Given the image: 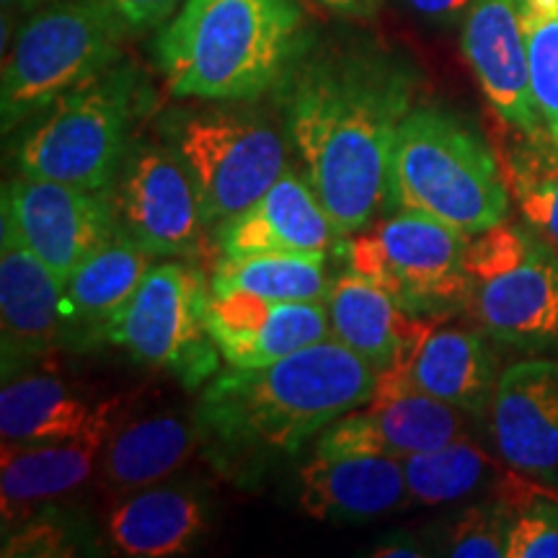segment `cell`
I'll return each instance as SVG.
<instances>
[{"label": "cell", "mask_w": 558, "mask_h": 558, "mask_svg": "<svg viewBox=\"0 0 558 558\" xmlns=\"http://www.w3.org/2000/svg\"><path fill=\"white\" fill-rule=\"evenodd\" d=\"M512 499L507 558H558V501L527 497L525 492Z\"/></svg>", "instance_id": "d6a6232c"}, {"label": "cell", "mask_w": 558, "mask_h": 558, "mask_svg": "<svg viewBox=\"0 0 558 558\" xmlns=\"http://www.w3.org/2000/svg\"><path fill=\"white\" fill-rule=\"evenodd\" d=\"M3 558H73L101 554L99 538L73 509L47 501L3 527Z\"/></svg>", "instance_id": "f546056e"}, {"label": "cell", "mask_w": 558, "mask_h": 558, "mask_svg": "<svg viewBox=\"0 0 558 558\" xmlns=\"http://www.w3.org/2000/svg\"><path fill=\"white\" fill-rule=\"evenodd\" d=\"M492 435L509 469L558 484V360H527L499 375Z\"/></svg>", "instance_id": "ac0fdd59"}, {"label": "cell", "mask_w": 558, "mask_h": 558, "mask_svg": "<svg viewBox=\"0 0 558 558\" xmlns=\"http://www.w3.org/2000/svg\"><path fill=\"white\" fill-rule=\"evenodd\" d=\"M463 52L494 114L522 137L548 135L530 90L520 0H471Z\"/></svg>", "instance_id": "9a60e30c"}, {"label": "cell", "mask_w": 558, "mask_h": 558, "mask_svg": "<svg viewBox=\"0 0 558 558\" xmlns=\"http://www.w3.org/2000/svg\"><path fill=\"white\" fill-rule=\"evenodd\" d=\"M205 320L228 367H262L331 339L326 303H275L209 290Z\"/></svg>", "instance_id": "2e32d148"}, {"label": "cell", "mask_w": 558, "mask_h": 558, "mask_svg": "<svg viewBox=\"0 0 558 558\" xmlns=\"http://www.w3.org/2000/svg\"><path fill=\"white\" fill-rule=\"evenodd\" d=\"M427 554L429 550L424 548V543L411 533H390L369 550V556L375 558H422Z\"/></svg>", "instance_id": "d590c367"}, {"label": "cell", "mask_w": 558, "mask_h": 558, "mask_svg": "<svg viewBox=\"0 0 558 558\" xmlns=\"http://www.w3.org/2000/svg\"><path fill=\"white\" fill-rule=\"evenodd\" d=\"M207 298L209 282L190 264H153L130 303L107 324L101 344L171 373L184 388L205 386L222 360L205 320Z\"/></svg>", "instance_id": "9c48e42d"}, {"label": "cell", "mask_w": 558, "mask_h": 558, "mask_svg": "<svg viewBox=\"0 0 558 558\" xmlns=\"http://www.w3.org/2000/svg\"><path fill=\"white\" fill-rule=\"evenodd\" d=\"M0 354L3 380L29 373L62 344V282L0 220Z\"/></svg>", "instance_id": "5bb4252c"}, {"label": "cell", "mask_w": 558, "mask_h": 558, "mask_svg": "<svg viewBox=\"0 0 558 558\" xmlns=\"http://www.w3.org/2000/svg\"><path fill=\"white\" fill-rule=\"evenodd\" d=\"M471 414L414 388L375 390L365 407L339 416L320 432L318 458H409L471 437Z\"/></svg>", "instance_id": "4fadbf2b"}, {"label": "cell", "mask_w": 558, "mask_h": 558, "mask_svg": "<svg viewBox=\"0 0 558 558\" xmlns=\"http://www.w3.org/2000/svg\"><path fill=\"white\" fill-rule=\"evenodd\" d=\"M497 383V360L484 333L432 329L414 357L378 373L375 390L414 388L478 418L492 411Z\"/></svg>", "instance_id": "44dd1931"}, {"label": "cell", "mask_w": 558, "mask_h": 558, "mask_svg": "<svg viewBox=\"0 0 558 558\" xmlns=\"http://www.w3.org/2000/svg\"><path fill=\"white\" fill-rule=\"evenodd\" d=\"M122 399L96 401L70 388L52 373H21L0 390L3 445H45L86 435L101 424H117Z\"/></svg>", "instance_id": "cb8c5ba5"}, {"label": "cell", "mask_w": 558, "mask_h": 558, "mask_svg": "<svg viewBox=\"0 0 558 558\" xmlns=\"http://www.w3.org/2000/svg\"><path fill=\"white\" fill-rule=\"evenodd\" d=\"M298 505L329 525H354L411 507L403 460L388 456H313L298 473Z\"/></svg>", "instance_id": "ffe728a7"}, {"label": "cell", "mask_w": 558, "mask_h": 558, "mask_svg": "<svg viewBox=\"0 0 558 558\" xmlns=\"http://www.w3.org/2000/svg\"><path fill=\"white\" fill-rule=\"evenodd\" d=\"M326 308L331 339L367 360L378 373L409 362L432 331L429 318L411 316L386 290L352 269L333 277Z\"/></svg>", "instance_id": "7402d4cb"}, {"label": "cell", "mask_w": 558, "mask_h": 558, "mask_svg": "<svg viewBox=\"0 0 558 558\" xmlns=\"http://www.w3.org/2000/svg\"><path fill=\"white\" fill-rule=\"evenodd\" d=\"M117 424L86 435L45 445H3L0 450V512L3 527L47 501H60L78 492L99 469L104 448Z\"/></svg>", "instance_id": "603a6c76"}, {"label": "cell", "mask_w": 558, "mask_h": 558, "mask_svg": "<svg viewBox=\"0 0 558 558\" xmlns=\"http://www.w3.org/2000/svg\"><path fill=\"white\" fill-rule=\"evenodd\" d=\"M388 207L429 215L471 239L507 220L505 166L481 132L458 114L414 107L401 122L390 156Z\"/></svg>", "instance_id": "277c9868"}, {"label": "cell", "mask_w": 558, "mask_h": 558, "mask_svg": "<svg viewBox=\"0 0 558 558\" xmlns=\"http://www.w3.org/2000/svg\"><path fill=\"white\" fill-rule=\"evenodd\" d=\"M128 29L104 0H47L3 52V135L120 62Z\"/></svg>", "instance_id": "8992f818"}, {"label": "cell", "mask_w": 558, "mask_h": 558, "mask_svg": "<svg viewBox=\"0 0 558 558\" xmlns=\"http://www.w3.org/2000/svg\"><path fill=\"white\" fill-rule=\"evenodd\" d=\"M403 471L411 507L458 505L488 488H497L499 481L509 476L499 469L497 460L471 442V437L403 458Z\"/></svg>", "instance_id": "83f0119b"}, {"label": "cell", "mask_w": 558, "mask_h": 558, "mask_svg": "<svg viewBox=\"0 0 558 558\" xmlns=\"http://www.w3.org/2000/svg\"><path fill=\"white\" fill-rule=\"evenodd\" d=\"M324 254H230L215 262L209 290L215 295L243 292L275 303H326L333 277Z\"/></svg>", "instance_id": "4316f807"}, {"label": "cell", "mask_w": 558, "mask_h": 558, "mask_svg": "<svg viewBox=\"0 0 558 558\" xmlns=\"http://www.w3.org/2000/svg\"><path fill=\"white\" fill-rule=\"evenodd\" d=\"M3 218L62 288L96 248L120 233L111 190H86L24 173L3 184Z\"/></svg>", "instance_id": "7c38bea8"}, {"label": "cell", "mask_w": 558, "mask_h": 558, "mask_svg": "<svg viewBox=\"0 0 558 558\" xmlns=\"http://www.w3.org/2000/svg\"><path fill=\"white\" fill-rule=\"evenodd\" d=\"M308 41L295 0H184L156 60L177 99L251 101L284 81Z\"/></svg>", "instance_id": "3957f363"}, {"label": "cell", "mask_w": 558, "mask_h": 558, "mask_svg": "<svg viewBox=\"0 0 558 558\" xmlns=\"http://www.w3.org/2000/svg\"><path fill=\"white\" fill-rule=\"evenodd\" d=\"M150 88L135 62L120 60L41 111L13 148L16 173L111 190Z\"/></svg>", "instance_id": "5b68a950"}, {"label": "cell", "mask_w": 558, "mask_h": 558, "mask_svg": "<svg viewBox=\"0 0 558 558\" xmlns=\"http://www.w3.org/2000/svg\"><path fill=\"white\" fill-rule=\"evenodd\" d=\"M47 0H3V16L16 19V16H32L34 11L41 9Z\"/></svg>", "instance_id": "74e56055"}, {"label": "cell", "mask_w": 558, "mask_h": 558, "mask_svg": "<svg viewBox=\"0 0 558 558\" xmlns=\"http://www.w3.org/2000/svg\"><path fill=\"white\" fill-rule=\"evenodd\" d=\"M465 246L469 235L460 230L414 209H396L354 233L344 259L411 316L432 318L469 305Z\"/></svg>", "instance_id": "ba28073f"}, {"label": "cell", "mask_w": 558, "mask_h": 558, "mask_svg": "<svg viewBox=\"0 0 558 558\" xmlns=\"http://www.w3.org/2000/svg\"><path fill=\"white\" fill-rule=\"evenodd\" d=\"M378 369L337 339L262 367H228L202 386L194 418L215 469L254 484L308 439L373 399Z\"/></svg>", "instance_id": "7a4b0ae2"}, {"label": "cell", "mask_w": 558, "mask_h": 558, "mask_svg": "<svg viewBox=\"0 0 558 558\" xmlns=\"http://www.w3.org/2000/svg\"><path fill=\"white\" fill-rule=\"evenodd\" d=\"M202 448L197 418L179 411L140 416L111 432L99 463V484L111 497L169 481Z\"/></svg>", "instance_id": "484cf974"}, {"label": "cell", "mask_w": 558, "mask_h": 558, "mask_svg": "<svg viewBox=\"0 0 558 558\" xmlns=\"http://www.w3.org/2000/svg\"><path fill=\"white\" fill-rule=\"evenodd\" d=\"M169 143L192 173L207 228L241 215L288 171V143L269 122L235 111L173 117Z\"/></svg>", "instance_id": "30bf717a"}, {"label": "cell", "mask_w": 558, "mask_h": 558, "mask_svg": "<svg viewBox=\"0 0 558 558\" xmlns=\"http://www.w3.org/2000/svg\"><path fill=\"white\" fill-rule=\"evenodd\" d=\"M213 525V499L192 481H160L124 494L107 518V538L117 556L173 558L197 548Z\"/></svg>", "instance_id": "d6986e66"}, {"label": "cell", "mask_w": 558, "mask_h": 558, "mask_svg": "<svg viewBox=\"0 0 558 558\" xmlns=\"http://www.w3.org/2000/svg\"><path fill=\"white\" fill-rule=\"evenodd\" d=\"M514 499L505 492L458 512L442 530L439 554L452 558H507V533Z\"/></svg>", "instance_id": "1f68e13d"}, {"label": "cell", "mask_w": 558, "mask_h": 558, "mask_svg": "<svg viewBox=\"0 0 558 558\" xmlns=\"http://www.w3.org/2000/svg\"><path fill=\"white\" fill-rule=\"evenodd\" d=\"M117 230L156 259H194L205 246L197 190L186 163L163 140H132L111 184Z\"/></svg>", "instance_id": "8fae6325"}, {"label": "cell", "mask_w": 558, "mask_h": 558, "mask_svg": "<svg viewBox=\"0 0 558 558\" xmlns=\"http://www.w3.org/2000/svg\"><path fill=\"white\" fill-rule=\"evenodd\" d=\"M373 3H378V0H373Z\"/></svg>", "instance_id": "f35d334b"}, {"label": "cell", "mask_w": 558, "mask_h": 558, "mask_svg": "<svg viewBox=\"0 0 558 558\" xmlns=\"http://www.w3.org/2000/svg\"><path fill=\"white\" fill-rule=\"evenodd\" d=\"M104 3L117 13L128 34H143L163 29L181 0H104Z\"/></svg>", "instance_id": "836d02e7"}, {"label": "cell", "mask_w": 558, "mask_h": 558, "mask_svg": "<svg viewBox=\"0 0 558 558\" xmlns=\"http://www.w3.org/2000/svg\"><path fill=\"white\" fill-rule=\"evenodd\" d=\"M409 9L432 24H452L463 16V11H469L471 0H407Z\"/></svg>", "instance_id": "e575fe53"}, {"label": "cell", "mask_w": 558, "mask_h": 558, "mask_svg": "<svg viewBox=\"0 0 558 558\" xmlns=\"http://www.w3.org/2000/svg\"><path fill=\"white\" fill-rule=\"evenodd\" d=\"M156 256L117 233L96 248L62 288V344L94 349L111 318L130 303Z\"/></svg>", "instance_id": "d4e9b609"}, {"label": "cell", "mask_w": 558, "mask_h": 558, "mask_svg": "<svg viewBox=\"0 0 558 558\" xmlns=\"http://www.w3.org/2000/svg\"><path fill=\"white\" fill-rule=\"evenodd\" d=\"M418 75L378 41H308L279 104L303 177L344 235L378 220L401 122L414 109Z\"/></svg>", "instance_id": "6da1fadb"}, {"label": "cell", "mask_w": 558, "mask_h": 558, "mask_svg": "<svg viewBox=\"0 0 558 558\" xmlns=\"http://www.w3.org/2000/svg\"><path fill=\"white\" fill-rule=\"evenodd\" d=\"M318 3L337 13H349V16H365L375 9L373 0H318Z\"/></svg>", "instance_id": "8d00e7d4"}, {"label": "cell", "mask_w": 558, "mask_h": 558, "mask_svg": "<svg viewBox=\"0 0 558 558\" xmlns=\"http://www.w3.org/2000/svg\"><path fill=\"white\" fill-rule=\"evenodd\" d=\"M505 177L527 226L558 251V145L550 135L527 137L507 158Z\"/></svg>", "instance_id": "f1b7e54d"}, {"label": "cell", "mask_w": 558, "mask_h": 558, "mask_svg": "<svg viewBox=\"0 0 558 558\" xmlns=\"http://www.w3.org/2000/svg\"><path fill=\"white\" fill-rule=\"evenodd\" d=\"M520 19L535 109L558 145V0H520Z\"/></svg>", "instance_id": "4dcf8cb0"}, {"label": "cell", "mask_w": 558, "mask_h": 558, "mask_svg": "<svg viewBox=\"0 0 558 558\" xmlns=\"http://www.w3.org/2000/svg\"><path fill=\"white\" fill-rule=\"evenodd\" d=\"M218 248L220 256L267 251L341 256L347 235L331 220L308 179L288 166L262 199L218 226Z\"/></svg>", "instance_id": "e0dca14e"}, {"label": "cell", "mask_w": 558, "mask_h": 558, "mask_svg": "<svg viewBox=\"0 0 558 558\" xmlns=\"http://www.w3.org/2000/svg\"><path fill=\"white\" fill-rule=\"evenodd\" d=\"M469 308L488 337L543 352L558 349V254L533 228L499 222L465 246Z\"/></svg>", "instance_id": "52a82bcc"}]
</instances>
